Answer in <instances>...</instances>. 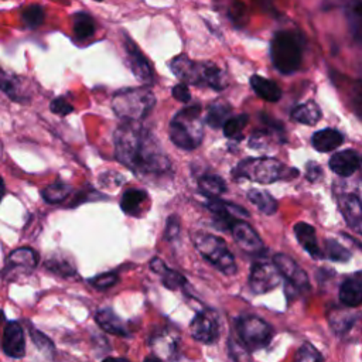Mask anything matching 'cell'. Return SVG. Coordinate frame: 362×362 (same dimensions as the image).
Masks as SVG:
<instances>
[{"label":"cell","instance_id":"cell-1","mask_svg":"<svg viewBox=\"0 0 362 362\" xmlns=\"http://www.w3.org/2000/svg\"><path fill=\"white\" fill-rule=\"evenodd\" d=\"M115 156L139 177H160L170 171V160L154 134L139 122H124L115 134Z\"/></svg>","mask_w":362,"mask_h":362},{"label":"cell","instance_id":"cell-2","mask_svg":"<svg viewBox=\"0 0 362 362\" xmlns=\"http://www.w3.org/2000/svg\"><path fill=\"white\" fill-rule=\"evenodd\" d=\"M204 124L201 106L192 105L181 109L170 122V139L181 150L191 151L201 144Z\"/></svg>","mask_w":362,"mask_h":362},{"label":"cell","instance_id":"cell-3","mask_svg":"<svg viewBox=\"0 0 362 362\" xmlns=\"http://www.w3.org/2000/svg\"><path fill=\"white\" fill-rule=\"evenodd\" d=\"M156 105V96L147 86L126 88L113 95L112 109L124 122L144 119Z\"/></svg>","mask_w":362,"mask_h":362},{"label":"cell","instance_id":"cell-4","mask_svg":"<svg viewBox=\"0 0 362 362\" xmlns=\"http://www.w3.org/2000/svg\"><path fill=\"white\" fill-rule=\"evenodd\" d=\"M192 242L201 256L219 272L228 276L236 273L235 257L222 238L206 232H195L192 235Z\"/></svg>","mask_w":362,"mask_h":362},{"label":"cell","instance_id":"cell-5","mask_svg":"<svg viewBox=\"0 0 362 362\" xmlns=\"http://www.w3.org/2000/svg\"><path fill=\"white\" fill-rule=\"evenodd\" d=\"M270 57L279 72L284 75L296 72L303 57L298 38L290 31H277L270 42Z\"/></svg>","mask_w":362,"mask_h":362},{"label":"cell","instance_id":"cell-6","mask_svg":"<svg viewBox=\"0 0 362 362\" xmlns=\"http://www.w3.org/2000/svg\"><path fill=\"white\" fill-rule=\"evenodd\" d=\"M235 177H242L259 184H272L284 174L280 161L270 157H250L242 160L233 170Z\"/></svg>","mask_w":362,"mask_h":362},{"label":"cell","instance_id":"cell-7","mask_svg":"<svg viewBox=\"0 0 362 362\" xmlns=\"http://www.w3.org/2000/svg\"><path fill=\"white\" fill-rule=\"evenodd\" d=\"M236 331L240 342L249 351H259L266 348L273 338L272 325L256 315L240 317L236 321Z\"/></svg>","mask_w":362,"mask_h":362},{"label":"cell","instance_id":"cell-8","mask_svg":"<svg viewBox=\"0 0 362 362\" xmlns=\"http://www.w3.org/2000/svg\"><path fill=\"white\" fill-rule=\"evenodd\" d=\"M38 264V253L31 247H18L13 250L1 269L0 274L7 281H16L34 272Z\"/></svg>","mask_w":362,"mask_h":362},{"label":"cell","instance_id":"cell-9","mask_svg":"<svg viewBox=\"0 0 362 362\" xmlns=\"http://www.w3.org/2000/svg\"><path fill=\"white\" fill-rule=\"evenodd\" d=\"M280 283V273L273 262L257 260L250 267L249 288L253 294H264L274 290Z\"/></svg>","mask_w":362,"mask_h":362},{"label":"cell","instance_id":"cell-10","mask_svg":"<svg viewBox=\"0 0 362 362\" xmlns=\"http://www.w3.org/2000/svg\"><path fill=\"white\" fill-rule=\"evenodd\" d=\"M189 331L194 339L212 344L219 337V320L212 310H202L195 314L189 324Z\"/></svg>","mask_w":362,"mask_h":362},{"label":"cell","instance_id":"cell-11","mask_svg":"<svg viewBox=\"0 0 362 362\" xmlns=\"http://www.w3.org/2000/svg\"><path fill=\"white\" fill-rule=\"evenodd\" d=\"M273 264L279 270L280 276L286 279V281L296 290H308L310 280L307 273L287 255L277 253L273 256Z\"/></svg>","mask_w":362,"mask_h":362},{"label":"cell","instance_id":"cell-12","mask_svg":"<svg viewBox=\"0 0 362 362\" xmlns=\"http://www.w3.org/2000/svg\"><path fill=\"white\" fill-rule=\"evenodd\" d=\"M235 242L247 253L252 255H263L266 252L263 240L257 235V232L245 221L236 219L229 228Z\"/></svg>","mask_w":362,"mask_h":362},{"label":"cell","instance_id":"cell-13","mask_svg":"<svg viewBox=\"0 0 362 362\" xmlns=\"http://www.w3.org/2000/svg\"><path fill=\"white\" fill-rule=\"evenodd\" d=\"M124 48H126V54H127L129 66H130L133 75L141 83L151 85V82H153V69H151V65H150L148 59L141 54L139 47L130 38L126 40Z\"/></svg>","mask_w":362,"mask_h":362},{"label":"cell","instance_id":"cell-14","mask_svg":"<svg viewBox=\"0 0 362 362\" xmlns=\"http://www.w3.org/2000/svg\"><path fill=\"white\" fill-rule=\"evenodd\" d=\"M338 206L348 226L362 235V199L355 192H345L338 198Z\"/></svg>","mask_w":362,"mask_h":362},{"label":"cell","instance_id":"cell-15","mask_svg":"<svg viewBox=\"0 0 362 362\" xmlns=\"http://www.w3.org/2000/svg\"><path fill=\"white\" fill-rule=\"evenodd\" d=\"M328 322L337 335L345 337L352 329H355V327L362 328V311L334 308L328 314Z\"/></svg>","mask_w":362,"mask_h":362},{"label":"cell","instance_id":"cell-16","mask_svg":"<svg viewBox=\"0 0 362 362\" xmlns=\"http://www.w3.org/2000/svg\"><path fill=\"white\" fill-rule=\"evenodd\" d=\"M1 349L7 356L23 358L25 354V339L24 331L20 322L8 321L1 339Z\"/></svg>","mask_w":362,"mask_h":362},{"label":"cell","instance_id":"cell-17","mask_svg":"<svg viewBox=\"0 0 362 362\" xmlns=\"http://www.w3.org/2000/svg\"><path fill=\"white\" fill-rule=\"evenodd\" d=\"M361 164H362L361 156L352 148L338 151L332 154L329 158V168L337 175H341V177L352 175L361 167Z\"/></svg>","mask_w":362,"mask_h":362},{"label":"cell","instance_id":"cell-18","mask_svg":"<svg viewBox=\"0 0 362 362\" xmlns=\"http://www.w3.org/2000/svg\"><path fill=\"white\" fill-rule=\"evenodd\" d=\"M170 69L182 83L199 85V62L189 59L187 55L181 54L173 58Z\"/></svg>","mask_w":362,"mask_h":362},{"label":"cell","instance_id":"cell-19","mask_svg":"<svg viewBox=\"0 0 362 362\" xmlns=\"http://www.w3.org/2000/svg\"><path fill=\"white\" fill-rule=\"evenodd\" d=\"M294 235L298 240V243L303 246V249L314 259H322L324 252L318 246L317 233L313 225L307 222H298L294 225Z\"/></svg>","mask_w":362,"mask_h":362},{"label":"cell","instance_id":"cell-20","mask_svg":"<svg viewBox=\"0 0 362 362\" xmlns=\"http://www.w3.org/2000/svg\"><path fill=\"white\" fill-rule=\"evenodd\" d=\"M98 325L103 328L106 332L119 335V337H129V329L124 321L112 310V308H102L96 313L95 317Z\"/></svg>","mask_w":362,"mask_h":362},{"label":"cell","instance_id":"cell-21","mask_svg":"<svg viewBox=\"0 0 362 362\" xmlns=\"http://www.w3.org/2000/svg\"><path fill=\"white\" fill-rule=\"evenodd\" d=\"M344 141V136L341 132L327 127L322 130H318L313 134L311 137V144L317 151L321 153H328L339 147Z\"/></svg>","mask_w":362,"mask_h":362},{"label":"cell","instance_id":"cell-22","mask_svg":"<svg viewBox=\"0 0 362 362\" xmlns=\"http://www.w3.org/2000/svg\"><path fill=\"white\" fill-rule=\"evenodd\" d=\"M228 78L225 72L212 62H199V85H206L215 90L226 86Z\"/></svg>","mask_w":362,"mask_h":362},{"label":"cell","instance_id":"cell-23","mask_svg":"<svg viewBox=\"0 0 362 362\" xmlns=\"http://www.w3.org/2000/svg\"><path fill=\"white\" fill-rule=\"evenodd\" d=\"M250 86L257 96L267 102H277L281 98V89L279 85L260 75L250 76Z\"/></svg>","mask_w":362,"mask_h":362},{"label":"cell","instance_id":"cell-24","mask_svg":"<svg viewBox=\"0 0 362 362\" xmlns=\"http://www.w3.org/2000/svg\"><path fill=\"white\" fill-rule=\"evenodd\" d=\"M339 301L349 308L362 304V281L358 279H346L339 287Z\"/></svg>","mask_w":362,"mask_h":362},{"label":"cell","instance_id":"cell-25","mask_svg":"<svg viewBox=\"0 0 362 362\" xmlns=\"http://www.w3.org/2000/svg\"><path fill=\"white\" fill-rule=\"evenodd\" d=\"M148 195L144 189H137V188H130L124 191L120 199V208L124 214L137 216L141 211L143 204L147 201Z\"/></svg>","mask_w":362,"mask_h":362},{"label":"cell","instance_id":"cell-26","mask_svg":"<svg viewBox=\"0 0 362 362\" xmlns=\"http://www.w3.org/2000/svg\"><path fill=\"white\" fill-rule=\"evenodd\" d=\"M321 116H322L321 109L313 100L301 103V105H297L291 110V117H293L294 122L301 123V124H308V126H313V124L318 123Z\"/></svg>","mask_w":362,"mask_h":362},{"label":"cell","instance_id":"cell-27","mask_svg":"<svg viewBox=\"0 0 362 362\" xmlns=\"http://www.w3.org/2000/svg\"><path fill=\"white\" fill-rule=\"evenodd\" d=\"M198 188L206 198H219L226 191V182L219 175L208 174L198 178Z\"/></svg>","mask_w":362,"mask_h":362},{"label":"cell","instance_id":"cell-28","mask_svg":"<svg viewBox=\"0 0 362 362\" xmlns=\"http://www.w3.org/2000/svg\"><path fill=\"white\" fill-rule=\"evenodd\" d=\"M247 199L263 214L266 215H273L277 208L279 204L277 201L267 192L263 189H257V188H252L247 192Z\"/></svg>","mask_w":362,"mask_h":362},{"label":"cell","instance_id":"cell-29","mask_svg":"<svg viewBox=\"0 0 362 362\" xmlns=\"http://www.w3.org/2000/svg\"><path fill=\"white\" fill-rule=\"evenodd\" d=\"M229 117H230V106L223 100H216L209 106L205 122L212 129H221V127H223L225 122Z\"/></svg>","mask_w":362,"mask_h":362},{"label":"cell","instance_id":"cell-30","mask_svg":"<svg viewBox=\"0 0 362 362\" xmlns=\"http://www.w3.org/2000/svg\"><path fill=\"white\" fill-rule=\"evenodd\" d=\"M74 34L78 40H86L95 34V21L88 13H76L74 16Z\"/></svg>","mask_w":362,"mask_h":362},{"label":"cell","instance_id":"cell-31","mask_svg":"<svg viewBox=\"0 0 362 362\" xmlns=\"http://www.w3.org/2000/svg\"><path fill=\"white\" fill-rule=\"evenodd\" d=\"M71 192V185L57 181L48 187H45L41 192L44 201H47L48 204H59L62 201H65L68 198Z\"/></svg>","mask_w":362,"mask_h":362},{"label":"cell","instance_id":"cell-32","mask_svg":"<svg viewBox=\"0 0 362 362\" xmlns=\"http://www.w3.org/2000/svg\"><path fill=\"white\" fill-rule=\"evenodd\" d=\"M247 119L249 116L247 115H236V116H230L222 130H223V134L226 137H230V139H240L242 137V132L245 129V126L247 124Z\"/></svg>","mask_w":362,"mask_h":362},{"label":"cell","instance_id":"cell-33","mask_svg":"<svg viewBox=\"0 0 362 362\" xmlns=\"http://www.w3.org/2000/svg\"><path fill=\"white\" fill-rule=\"evenodd\" d=\"M21 20L27 28H37L44 21V10L40 4H28L23 8Z\"/></svg>","mask_w":362,"mask_h":362},{"label":"cell","instance_id":"cell-34","mask_svg":"<svg viewBox=\"0 0 362 362\" xmlns=\"http://www.w3.org/2000/svg\"><path fill=\"white\" fill-rule=\"evenodd\" d=\"M228 351H229V358L232 362H252L250 351L233 335H229Z\"/></svg>","mask_w":362,"mask_h":362},{"label":"cell","instance_id":"cell-35","mask_svg":"<svg viewBox=\"0 0 362 362\" xmlns=\"http://www.w3.org/2000/svg\"><path fill=\"white\" fill-rule=\"evenodd\" d=\"M324 256H327L329 260L334 262H348L352 256V253L344 247L341 243H338L334 239H325V253Z\"/></svg>","mask_w":362,"mask_h":362},{"label":"cell","instance_id":"cell-36","mask_svg":"<svg viewBox=\"0 0 362 362\" xmlns=\"http://www.w3.org/2000/svg\"><path fill=\"white\" fill-rule=\"evenodd\" d=\"M45 267L48 270H51L52 273L62 276V277H69L72 274H75V267L71 264V262H68L66 259L62 257H51L45 262Z\"/></svg>","mask_w":362,"mask_h":362},{"label":"cell","instance_id":"cell-37","mask_svg":"<svg viewBox=\"0 0 362 362\" xmlns=\"http://www.w3.org/2000/svg\"><path fill=\"white\" fill-rule=\"evenodd\" d=\"M161 281L164 284V287L170 288V290H177V288H181L184 286H187V279L177 270H173V269H165L161 274Z\"/></svg>","mask_w":362,"mask_h":362},{"label":"cell","instance_id":"cell-38","mask_svg":"<svg viewBox=\"0 0 362 362\" xmlns=\"http://www.w3.org/2000/svg\"><path fill=\"white\" fill-rule=\"evenodd\" d=\"M28 331H30V337H31L34 345H35L41 352H44V354L52 356V355H54V344H52V341H51L45 334H42L40 329H37V328H34V327H30Z\"/></svg>","mask_w":362,"mask_h":362},{"label":"cell","instance_id":"cell-39","mask_svg":"<svg viewBox=\"0 0 362 362\" xmlns=\"http://www.w3.org/2000/svg\"><path fill=\"white\" fill-rule=\"evenodd\" d=\"M324 358L320 351L310 342H304L297 352L296 362H322Z\"/></svg>","mask_w":362,"mask_h":362},{"label":"cell","instance_id":"cell-40","mask_svg":"<svg viewBox=\"0 0 362 362\" xmlns=\"http://www.w3.org/2000/svg\"><path fill=\"white\" fill-rule=\"evenodd\" d=\"M349 25L356 38H362V3H355L348 11Z\"/></svg>","mask_w":362,"mask_h":362},{"label":"cell","instance_id":"cell-41","mask_svg":"<svg viewBox=\"0 0 362 362\" xmlns=\"http://www.w3.org/2000/svg\"><path fill=\"white\" fill-rule=\"evenodd\" d=\"M119 281V276L115 272H107L89 279V283L98 290H106Z\"/></svg>","mask_w":362,"mask_h":362},{"label":"cell","instance_id":"cell-42","mask_svg":"<svg viewBox=\"0 0 362 362\" xmlns=\"http://www.w3.org/2000/svg\"><path fill=\"white\" fill-rule=\"evenodd\" d=\"M349 102L354 112L362 117V81H356L349 92Z\"/></svg>","mask_w":362,"mask_h":362},{"label":"cell","instance_id":"cell-43","mask_svg":"<svg viewBox=\"0 0 362 362\" xmlns=\"http://www.w3.org/2000/svg\"><path fill=\"white\" fill-rule=\"evenodd\" d=\"M0 89L11 99H17V82L0 68Z\"/></svg>","mask_w":362,"mask_h":362},{"label":"cell","instance_id":"cell-44","mask_svg":"<svg viewBox=\"0 0 362 362\" xmlns=\"http://www.w3.org/2000/svg\"><path fill=\"white\" fill-rule=\"evenodd\" d=\"M226 8H228L229 18L236 25H242L243 24V18H246V7H245V4L240 3V1H233Z\"/></svg>","mask_w":362,"mask_h":362},{"label":"cell","instance_id":"cell-45","mask_svg":"<svg viewBox=\"0 0 362 362\" xmlns=\"http://www.w3.org/2000/svg\"><path fill=\"white\" fill-rule=\"evenodd\" d=\"M180 235V221L175 215H171L165 221V228H164V239L165 240H174Z\"/></svg>","mask_w":362,"mask_h":362},{"label":"cell","instance_id":"cell-46","mask_svg":"<svg viewBox=\"0 0 362 362\" xmlns=\"http://www.w3.org/2000/svg\"><path fill=\"white\" fill-rule=\"evenodd\" d=\"M49 109H51L52 113H55L58 116H66V115L72 113V110H74L72 105L65 98H55L51 102Z\"/></svg>","mask_w":362,"mask_h":362},{"label":"cell","instance_id":"cell-47","mask_svg":"<svg viewBox=\"0 0 362 362\" xmlns=\"http://www.w3.org/2000/svg\"><path fill=\"white\" fill-rule=\"evenodd\" d=\"M171 93H173V96H174L177 100H180V102H182V103H187V102L189 100V98H191L188 85H187V83H182V82H180L178 85H175V86L173 88V90H171Z\"/></svg>","mask_w":362,"mask_h":362},{"label":"cell","instance_id":"cell-48","mask_svg":"<svg viewBox=\"0 0 362 362\" xmlns=\"http://www.w3.org/2000/svg\"><path fill=\"white\" fill-rule=\"evenodd\" d=\"M305 177L308 181L315 182L322 177V168L315 161H308L305 165Z\"/></svg>","mask_w":362,"mask_h":362},{"label":"cell","instance_id":"cell-49","mask_svg":"<svg viewBox=\"0 0 362 362\" xmlns=\"http://www.w3.org/2000/svg\"><path fill=\"white\" fill-rule=\"evenodd\" d=\"M150 267H151V269H153V272H156L157 274H161V273L167 269L165 263H164L160 257H154V259H151V262H150Z\"/></svg>","mask_w":362,"mask_h":362},{"label":"cell","instance_id":"cell-50","mask_svg":"<svg viewBox=\"0 0 362 362\" xmlns=\"http://www.w3.org/2000/svg\"><path fill=\"white\" fill-rule=\"evenodd\" d=\"M102 362H130V361L126 359V358H113V356H107V358H105Z\"/></svg>","mask_w":362,"mask_h":362},{"label":"cell","instance_id":"cell-51","mask_svg":"<svg viewBox=\"0 0 362 362\" xmlns=\"http://www.w3.org/2000/svg\"><path fill=\"white\" fill-rule=\"evenodd\" d=\"M144 362H163L161 359H158L157 356H146Z\"/></svg>","mask_w":362,"mask_h":362},{"label":"cell","instance_id":"cell-52","mask_svg":"<svg viewBox=\"0 0 362 362\" xmlns=\"http://www.w3.org/2000/svg\"><path fill=\"white\" fill-rule=\"evenodd\" d=\"M3 194H4V181H3V178L0 177V201H1V198H3Z\"/></svg>","mask_w":362,"mask_h":362},{"label":"cell","instance_id":"cell-53","mask_svg":"<svg viewBox=\"0 0 362 362\" xmlns=\"http://www.w3.org/2000/svg\"><path fill=\"white\" fill-rule=\"evenodd\" d=\"M4 321V313H3V310H0V324Z\"/></svg>","mask_w":362,"mask_h":362},{"label":"cell","instance_id":"cell-54","mask_svg":"<svg viewBox=\"0 0 362 362\" xmlns=\"http://www.w3.org/2000/svg\"><path fill=\"white\" fill-rule=\"evenodd\" d=\"M96 1H102V0H96Z\"/></svg>","mask_w":362,"mask_h":362}]
</instances>
